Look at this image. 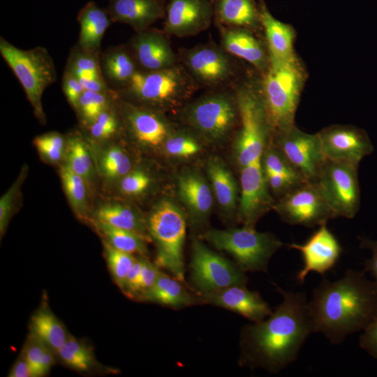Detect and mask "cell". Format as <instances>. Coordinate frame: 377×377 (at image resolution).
<instances>
[{
	"mask_svg": "<svg viewBox=\"0 0 377 377\" xmlns=\"http://www.w3.org/2000/svg\"><path fill=\"white\" fill-rule=\"evenodd\" d=\"M180 54L183 66L196 83L214 87L226 83L235 74L229 54L217 45H200Z\"/></svg>",
	"mask_w": 377,
	"mask_h": 377,
	"instance_id": "obj_14",
	"label": "cell"
},
{
	"mask_svg": "<svg viewBox=\"0 0 377 377\" xmlns=\"http://www.w3.org/2000/svg\"><path fill=\"white\" fill-rule=\"evenodd\" d=\"M114 94V91L111 89L102 92L85 90L75 109L79 111L83 121L89 125L110 107L111 98Z\"/></svg>",
	"mask_w": 377,
	"mask_h": 377,
	"instance_id": "obj_37",
	"label": "cell"
},
{
	"mask_svg": "<svg viewBox=\"0 0 377 377\" xmlns=\"http://www.w3.org/2000/svg\"><path fill=\"white\" fill-rule=\"evenodd\" d=\"M307 75L296 54L269 58L260 87L273 133L295 125V114Z\"/></svg>",
	"mask_w": 377,
	"mask_h": 377,
	"instance_id": "obj_3",
	"label": "cell"
},
{
	"mask_svg": "<svg viewBox=\"0 0 377 377\" xmlns=\"http://www.w3.org/2000/svg\"><path fill=\"white\" fill-rule=\"evenodd\" d=\"M325 158L357 165L371 150L364 133L348 125L335 124L316 133Z\"/></svg>",
	"mask_w": 377,
	"mask_h": 377,
	"instance_id": "obj_18",
	"label": "cell"
},
{
	"mask_svg": "<svg viewBox=\"0 0 377 377\" xmlns=\"http://www.w3.org/2000/svg\"><path fill=\"white\" fill-rule=\"evenodd\" d=\"M272 135V142L301 177L314 183L325 159L318 135L304 132L295 124Z\"/></svg>",
	"mask_w": 377,
	"mask_h": 377,
	"instance_id": "obj_12",
	"label": "cell"
},
{
	"mask_svg": "<svg viewBox=\"0 0 377 377\" xmlns=\"http://www.w3.org/2000/svg\"><path fill=\"white\" fill-rule=\"evenodd\" d=\"M362 247L367 248L371 251V256L365 263L364 272H369L374 278L377 286V242L362 239Z\"/></svg>",
	"mask_w": 377,
	"mask_h": 377,
	"instance_id": "obj_52",
	"label": "cell"
},
{
	"mask_svg": "<svg viewBox=\"0 0 377 377\" xmlns=\"http://www.w3.org/2000/svg\"><path fill=\"white\" fill-rule=\"evenodd\" d=\"M191 279L196 293H207L232 286H246L248 278L236 263L215 253L200 239L193 238Z\"/></svg>",
	"mask_w": 377,
	"mask_h": 377,
	"instance_id": "obj_10",
	"label": "cell"
},
{
	"mask_svg": "<svg viewBox=\"0 0 377 377\" xmlns=\"http://www.w3.org/2000/svg\"><path fill=\"white\" fill-rule=\"evenodd\" d=\"M220 30L222 47L227 53L246 61L262 74L265 72L269 64L267 45L253 30L223 26H220Z\"/></svg>",
	"mask_w": 377,
	"mask_h": 377,
	"instance_id": "obj_21",
	"label": "cell"
},
{
	"mask_svg": "<svg viewBox=\"0 0 377 377\" xmlns=\"http://www.w3.org/2000/svg\"><path fill=\"white\" fill-rule=\"evenodd\" d=\"M159 267L152 263L146 257H142V269L137 286L135 299L152 287L161 273Z\"/></svg>",
	"mask_w": 377,
	"mask_h": 377,
	"instance_id": "obj_48",
	"label": "cell"
},
{
	"mask_svg": "<svg viewBox=\"0 0 377 377\" xmlns=\"http://www.w3.org/2000/svg\"><path fill=\"white\" fill-rule=\"evenodd\" d=\"M165 148L169 154L180 157L193 156L200 150L198 143L184 134L168 137L165 142Z\"/></svg>",
	"mask_w": 377,
	"mask_h": 377,
	"instance_id": "obj_44",
	"label": "cell"
},
{
	"mask_svg": "<svg viewBox=\"0 0 377 377\" xmlns=\"http://www.w3.org/2000/svg\"><path fill=\"white\" fill-rule=\"evenodd\" d=\"M359 344L371 356L377 359V315L363 330Z\"/></svg>",
	"mask_w": 377,
	"mask_h": 377,
	"instance_id": "obj_50",
	"label": "cell"
},
{
	"mask_svg": "<svg viewBox=\"0 0 377 377\" xmlns=\"http://www.w3.org/2000/svg\"><path fill=\"white\" fill-rule=\"evenodd\" d=\"M110 15L140 32L165 17V10L160 0H111Z\"/></svg>",
	"mask_w": 377,
	"mask_h": 377,
	"instance_id": "obj_22",
	"label": "cell"
},
{
	"mask_svg": "<svg viewBox=\"0 0 377 377\" xmlns=\"http://www.w3.org/2000/svg\"><path fill=\"white\" fill-rule=\"evenodd\" d=\"M196 87L185 68L176 64L158 71L138 70L121 88L126 94L140 102L168 106L188 97Z\"/></svg>",
	"mask_w": 377,
	"mask_h": 377,
	"instance_id": "obj_8",
	"label": "cell"
},
{
	"mask_svg": "<svg viewBox=\"0 0 377 377\" xmlns=\"http://www.w3.org/2000/svg\"><path fill=\"white\" fill-rule=\"evenodd\" d=\"M259 7L269 58L286 59L294 56L293 44L296 34L293 27L276 19L263 0H260Z\"/></svg>",
	"mask_w": 377,
	"mask_h": 377,
	"instance_id": "obj_27",
	"label": "cell"
},
{
	"mask_svg": "<svg viewBox=\"0 0 377 377\" xmlns=\"http://www.w3.org/2000/svg\"><path fill=\"white\" fill-rule=\"evenodd\" d=\"M9 377H33L31 369L23 355L17 359L15 363L11 368L9 374Z\"/></svg>",
	"mask_w": 377,
	"mask_h": 377,
	"instance_id": "obj_54",
	"label": "cell"
},
{
	"mask_svg": "<svg viewBox=\"0 0 377 377\" xmlns=\"http://www.w3.org/2000/svg\"><path fill=\"white\" fill-rule=\"evenodd\" d=\"M214 17L220 26L253 31L262 27L259 4L256 0H213Z\"/></svg>",
	"mask_w": 377,
	"mask_h": 377,
	"instance_id": "obj_26",
	"label": "cell"
},
{
	"mask_svg": "<svg viewBox=\"0 0 377 377\" xmlns=\"http://www.w3.org/2000/svg\"><path fill=\"white\" fill-rule=\"evenodd\" d=\"M213 17V0H170L165 32L181 38L195 36L209 27Z\"/></svg>",
	"mask_w": 377,
	"mask_h": 377,
	"instance_id": "obj_17",
	"label": "cell"
},
{
	"mask_svg": "<svg viewBox=\"0 0 377 377\" xmlns=\"http://www.w3.org/2000/svg\"><path fill=\"white\" fill-rule=\"evenodd\" d=\"M314 183L337 217H354L360 195L357 165L325 158Z\"/></svg>",
	"mask_w": 377,
	"mask_h": 377,
	"instance_id": "obj_9",
	"label": "cell"
},
{
	"mask_svg": "<svg viewBox=\"0 0 377 377\" xmlns=\"http://www.w3.org/2000/svg\"><path fill=\"white\" fill-rule=\"evenodd\" d=\"M34 145L43 156L49 161L56 162L63 156L65 142L59 133H49L36 137Z\"/></svg>",
	"mask_w": 377,
	"mask_h": 377,
	"instance_id": "obj_42",
	"label": "cell"
},
{
	"mask_svg": "<svg viewBox=\"0 0 377 377\" xmlns=\"http://www.w3.org/2000/svg\"><path fill=\"white\" fill-rule=\"evenodd\" d=\"M65 70L78 79L103 76L99 54L83 50L78 46L71 52Z\"/></svg>",
	"mask_w": 377,
	"mask_h": 377,
	"instance_id": "obj_34",
	"label": "cell"
},
{
	"mask_svg": "<svg viewBox=\"0 0 377 377\" xmlns=\"http://www.w3.org/2000/svg\"><path fill=\"white\" fill-rule=\"evenodd\" d=\"M57 353L66 364L78 371H87L94 364L91 350L69 334Z\"/></svg>",
	"mask_w": 377,
	"mask_h": 377,
	"instance_id": "obj_36",
	"label": "cell"
},
{
	"mask_svg": "<svg viewBox=\"0 0 377 377\" xmlns=\"http://www.w3.org/2000/svg\"><path fill=\"white\" fill-rule=\"evenodd\" d=\"M364 273L350 269L335 281L323 279L308 302L314 332L333 344L364 330L377 315V286Z\"/></svg>",
	"mask_w": 377,
	"mask_h": 377,
	"instance_id": "obj_2",
	"label": "cell"
},
{
	"mask_svg": "<svg viewBox=\"0 0 377 377\" xmlns=\"http://www.w3.org/2000/svg\"><path fill=\"white\" fill-rule=\"evenodd\" d=\"M62 88L69 103L76 108L80 98L85 91L79 79L65 70L62 79Z\"/></svg>",
	"mask_w": 377,
	"mask_h": 377,
	"instance_id": "obj_49",
	"label": "cell"
},
{
	"mask_svg": "<svg viewBox=\"0 0 377 377\" xmlns=\"http://www.w3.org/2000/svg\"><path fill=\"white\" fill-rule=\"evenodd\" d=\"M184 283L161 272L151 288L138 299L175 309L202 304L198 295L188 290Z\"/></svg>",
	"mask_w": 377,
	"mask_h": 377,
	"instance_id": "obj_25",
	"label": "cell"
},
{
	"mask_svg": "<svg viewBox=\"0 0 377 377\" xmlns=\"http://www.w3.org/2000/svg\"><path fill=\"white\" fill-rule=\"evenodd\" d=\"M207 168L218 203L226 212L232 213L239 201L235 179L223 162L218 158H210Z\"/></svg>",
	"mask_w": 377,
	"mask_h": 377,
	"instance_id": "obj_30",
	"label": "cell"
},
{
	"mask_svg": "<svg viewBox=\"0 0 377 377\" xmlns=\"http://www.w3.org/2000/svg\"><path fill=\"white\" fill-rule=\"evenodd\" d=\"M77 20L80 29L77 46L99 54L102 39L110 24L107 14L94 2H89L80 10Z\"/></svg>",
	"mask_w": 377,
	"mask_h": 377,
	"instance_id": "obj_28",
	"label": "cell"
},
{
	"mask_svg": "<svg viewBox=\"0 0 377 377\" xmlns=\"http://www.w3.org/2000/svg\"><path fill=\"white\" fill-rule=\"evenodd\" d=\"M149 184L150 178L145 172L135 170L123 177L120 182V190L126 195H138L144 192Z\"/></svg>",
	"mask_w": 377,
	"mask_h": 377,
	"instance_id": "obj_46",
	"label": "cell"
},
{
	"mask_svg": "<svg viewBox=\"0 0 377 377\" xmlns=\"http://www.w3.org/2000/svg\"><path fill=\"white\" fill-rule=\"evenodd\" d=\"M16 191V184L13 185L0 200V232L3 234L7 226Z\"/></svg>",
	"mask_w": 377,
	"mask_h": 377,
	"instance_id": "obj_51",
	"label": "cell"
},
{
	"mask_svg": "<svg viewBox=\"0 0 377 377\" xmlns=\"http://www.w3.org/2000/svg\"><path fill=\"white\" fill-rule=\"evenodd\" d=\"M46 346L31 333L22 353L31 369L33 377H38L39 368Z\"/></svg>",
	"mask_w": 377,
	"mask_h": 377,
	"instance_id": "obj_47",
	"label": "cell"
},
{
	"mask_svg": "<svg viewBox=\"0 0 377 377\" xmlns=\"http://www.w3.org/2000/svg\"><path fill=\"white\" fill-rule=\"evenodd\" d=\"M218 250L230 254L244 272H267L269 260L283 242L270 232L244 226L226 230L210 229L201 235Z\"/></svg>",
	"mask_w": 377,
	"mask_h": 377,
	"instance_id": "obj_5",
	"label": "cell"
},
{
	"mask_svg": "<svg viewBox=\"0 0 377 377\" xmlns=\"http://www.w3.org/2000/svg\"><path fill=\"white\" fill-rule=\"evenodd\" d=\"M100 168L106 179L114 180L130 172L131 163L128 155L120 147L112 146L102 154Z\"/></svg>",
	"mask_w": 377,
	"mask_h": 377,
	"instance_id": "obj_38",
	"label": "cell"
},
{
	"mask_svg": "<svg viewBox=\"0 0 377 377\" xmlns=\"http://www.w3.org/2000/svg\"><path fill=\"white\" fill-rule=\"evenodd\" d=\"M237 114L235 97L216 93L195 101L188 108L186 117L195 129L206 138L216 140L229 133Z\"/></svg>",
	"mask_w": 377,
	"mask_h": 377,
	"instance_id": "obj_13",
	"label": "cell"
},
{
	"mask_svg": "<svg viewBox=\"0 0 377 377\" xmlns=\"http://www.w3.org/2000/svg\"><path fill=\"white\" fill-rule=\"evenodd\" d=\"M79 80L85 90L102 92L110 89L103 76L82 78Z\"/></svg>",
	"mask_w": 377,
	"mask_h": 377,
	"instance_id": "obj_53",
	"label": "cell"
},
{
	"mask_svg": "<svg viewBox=\"0 0 377 377\" xmlns=\"http://www.w3.org/2000/svg\"><path fill=\"white\" fill-rule=\"evenodd\" d=\"M288 247L299 251L302 256L303 267L296 276L300 283L311 272L325 274L336 265L342 253L340 243L327 223L319 226L304 243H293Z\"/></svg>",
	"mask_w": 377,
	"mask_h": 377,
	"instance_id": "obj_16",
	"label": "cell"
},
{
	"mask_svg": "<svg viewBox=\"0 0 377 377\" xmlns=\"http://www.w3.org/2000/svg\"><path fill=\"white\" fill-rule=\"evenodd\" d=\"M274 209L290 225L312 228L337 216L315 183L304 182L275 202Z\"/></svg>",
	"mask_w": 377,
	"mask_h": 377,
	"instance_id": "obj_11",
	"label": "cell"
},
{
	"mask_svg": "<svg viewBox=\"0 0 377 377\" xmlns=\"http://www.w3.org/2000/svg\"><path fill=\"white\" fill-rule=\"evenodd\" d=\"M239 129L235 143L240 168L261 158L270 142L273 130L269 122L259 82H245L235 92Z\"/></svg>",
	"mask_w": 377,
	"mask_h": 377,
	"instance_id": "obj_4",
	"label": "cell"
},
{
	"mask_svg": "<svg viewBox=\"0 0 377 377\" xmlns=\"http://www.w3.org/2000/svg\"><path fill=\"white\" fill-rule=\"evenodd\" d=\"M52 351L49 347L46 346L40 365L38 376H42L47 374L54 364L55 361Z\"/></svg>",
	"mask_w": 377,
	"mask_h": 377,
	"instance_id": "obj_55",
	"label": "cell"
},
{
	"mask_svg": "<svg viewBox=\"0 0 377 377\" xmlns=\"http://www.w3.org/2000/svg\"><path fill=\"white\" fill-rule=\"evenodd\" d=\"M139 70L152 71L177 64V57L165 35L156 30L137 32L129 42Z\"/></svg>",
	"mask_w": 377,
	"mask_h": 377,
	"instance_id": "obj_20",
	"label": "cell"
},
{
	"mask_svg": "<svg viewBox=\"0 0 377 377\" xmlns=\"http://www.w3.org/2000/svg\"><path fill=\"white\" fill-rule=\"evenodd\" d=\"M60 176L71 204L77 212L82 214L87 205L86 180L73 172L66 165L61 168Z\"/></svg>",
	"mask_w": 377,
	"mask_h": 377,
	"instance_id": "obj_39",
	"label": "cell"
},
{
	"mask_svg": "<svg viewBox=\"0 0 377 377\" xmlns=\"http://www.w3.org/2000/svg\"><path fill=\"white\" fill-rule=\"evenodd\" d=\"M124 117L133 135L141 143L156 147L169 137V128L165 121L158 114L126 103Z\"/></svg>",
	"mask_w": 377,
	"mask_h": 377,
	"instance_id": "obj_24",
	"label": "cell"
},
{
	"mask_svg": "<svg viewBox=\"0 0 377 377\" xmlns=\"http://www.w3.org/2000/svg\"><path fill=\"white\" fill-rule=\"evenodd\" d=\"M275 286L282 295L281 302L265 319L245 325L240 337L239 364L271 373H278L295 362L314 332L306 295Z\"/></svg>",
	"mask_w": 377,
	"mask_h": 377,
	"instance_id": "obj_1",
	"label": "cell"
},
{
	"mask_svg": "<svg viewBox=\"0 0 377 377\" xmlns=\"http://www.w3.org/2000/svg\"><path fill=\"white\" fill-rule=\"evenodd\" d=\"M103 75L112 84L123 87L139 70L128 47L117 46L108 49L100 57Z\"/></svg>",
	"mask_w": 377,
	"mask_h": 377,
	"instance_id": "obj_29",
	"label": "cell"
},
{
	"mask_svg": "<svg viewBox=\"0 0 377 377\" xmlns=\"http://www.w3.org/2000/svg\"><path fill=\"white\" fill-rule=\"evenodd\" d=\"M0 53L21 83L36 117L45 120L42 96L57 80L53 59L43 47L22 50L0 38Z\"/></svg>",
	"mask_w": 377,
	"mask_h": 377,
	"instance_id": "obj_7",
	"label": "cell"
},
{
	"mask_svg": "<svg viewBox=\"0 0 377 377\" xmlns=\"http://www.w3.org/2000/svg\"><path fill=\"white\" fill-rule=\"evenodd\" d=\"M105 253L110 271L122 290L127 275L136 259L133 254L119 250L108 241L104 242Z\"/></svg>",
	"mask_w": 377,
	"mask_h": 377,
	"instance_id": "obj_40",
	"label": "cell"
},
{
	"mask_svg": "<svg viewBox=\"0 0 377 377\" xmlns=\"http://www.w3.org/2000/svg\"><path fill=\"white\" fill-rule=\"evenodd\" d=\"M31 334L54 352L65 343L68 334L62 323L47 308H40L31 318Z\"/></svg>",
	"mask_w": 377,
	"mask_h": 377,
	"instance_id": "obj_31",
	"label": "cell"
},
{
	"mask_svg": "<svg viewBox=\"0 0 377 377\" xmlns=\"http://www.w3.org/2000/svg\"><path fill=\"white\" fill-rule=\"evenodd\" d=\"M66 165L86 181L93 173L92 159L85 142L78 136L71 137L67 142Z\"/></svg>",
	"mask_w": 377,
	"mask_h": 377,
	"instance_id": "obj_35",
	"label": "cell"
},
{
	"mask_svg": "<svg viewBox=\"0 0 377 377\" xmlns=\"http://www.w3.org/2000/svg\"><path fill=\"white\" fill-rule=\"evenodd\" d=\"M196 293L202 304L225 308L253 323L260 322L272 313L260 295L247 289L246 286L235 285L216 291Z\"/></svg>",
	"mask_w": 377,
	"mask_h": 377,
	"instance_id": "obj_19",
	"label": "cell"
},
{
	"mask_svg": "<svg viewBox=\"0 0 377 377\" xmlns=\"http://www.w3.org/2000/svg\"><path fill=\"white\" fill-rule=\"evenodd\" d=\"M96 222L100 231L112 246L133 255L137 253L146 257L147 249L145 242L148 238L131 230Z\"/></svg>",
	"mask_w": 377,
	"mask_h": 377,
	"instance_id": "obj_33",
	"label": "cell"
},
{
	"mask_svg": "<svg viewBox=\"0 0 377 377\" xmlns=\"http://www.w3.org/2000/svg\"><path fill=\"white\" fill-rule=\"evenodd\" d=\"M147 226L157 246L156 264L185 283L183 253L186 221L184 212L173 202L161 200L151 212Z\"/></svg>",
	"mask_w": 377,
	"mask_h": 377,
	"instance_id": "obj_6",
	"label": "cell"
},
{
	"mask_svg": "<svg viewBox=\"0 0 377 377\" xmlns=\"http://www.w3.org/2000/svg\"><path fill=\"white\" fill-rule=\"evenodd\" d=\"M261 163L265 171L305 181L272 140L262 155Z\"/></svg>",
	"mask_w": 377,
	"mask_h": 377,
	"instance_id": "obj_41",
	"label": "cell"
},
{
	"mask_svg": "<svg viewBox=\"0 0 377 377\" xmlns=\"http://www.w3.org/2000/svg\"><path fill=\"white\" fill-rule=\"evenodd\" d=\"M264 174L269 191H271L279 198L284 196L300 184L307 182L302 179L293 178L265 170Z\"/></svg>",
	"mask_w": 377,
	"mask_h": 377,
	"instance_id": "obj_45",
	"label": "cell"
},
{
	"mask_svg": "<svg viewBox=\"0 0 377 377\" xmlns=\"http://www.w3.org/2000/svg\"><path fill=\"white\" fill-rule=\"evenodd\" d=\"M117 129L118 119L110 107L89 124L91 135L98 140H106L111 138Z\"/></svg>",
	"mask_w": 377,
	"mask_h": 377,
	"instance_id": "obj_43",
	"label": "cell"
},
{
	"mask_svg": "<svg viewBox=\"0 0 377 377\" xmlns=\"http://www.w3.org/2000/svg\"><path fill=\"white\" fill-rule=\"evenodd\" d=\"M238 217L244 226L254 228L275 201L268 188L261 158L241 168Z\"/></svg>",
	"mask_w": 377,
	"mask_h": 377,
	"instance_id": "obj_15",
	"label": "cell"
},
{
	"mask_svg": "<svg viewBox=\"0 0 377 377\" xmlns=\"http://www.w3.org/2000/svg\"><path fill=\"white\" fill-rule=\"evenodd\" d=\"M96 221L118 228L131 230L147 238V223L130 207L121 205H106L96 213Z\"/></svg>",
	"mask_w": 377,
	"mask_h": 377,
	"instance_id": "obj_32",
	"label": "cell"
},
{
	"mask_svg": "<svg viewBox=\"0 0 377 377\" xmlns=\"http://www.w3.org/2000/svg\"><path fill=\"white\" fill-rule=\"evenodd\" d=\"M178 193L191 214V223L200 225L206 221L213 204V195L207 181L199 174L187 172L179 176Z\"/></svg>",
	"mask_w": 377,
	"mask_h": 377,
	"instance_id": "obj_23",
	"label": "cell"
}]
</instances>
